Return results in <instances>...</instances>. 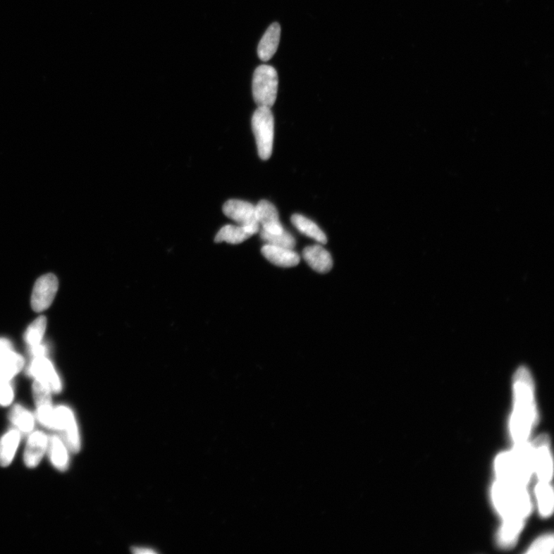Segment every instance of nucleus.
Instances as JSON below:
<instances>
[{
	"instance_id": "nucleus-3",
	"label": "nucleus",
	"mask_w": 554,
	"mask_h": 554,
	"mask_svg": "<svg viewBox=\"0 0 554 554\" xmlns=\"http://www.w3.org/2000/svg\"><path fill=\"white\" fill-rule=\"evenodd\" d=\"M498 481L527 486L534 472L530 445L515 444L513 450L501 453L495 461Z\"/></svg>"
},
{
	"instance_id": "nucleus-13",
	"label": "nucleus",
	"mask_w": 554,
	"mask_h": 554,
	"mask_svg": "<svg viewBox=\"0 0 554 554\" xmlns=\"http://www.w3.org/2000/svg\"><path fill=\"white\" fill-rule=\"evenodd\" d=\"M257 221L262 230L271 233H282L284 229L280 221L279 214L275 206L263 199L256 206Z\"/></svg>"
},
{
	"instance_id": "nucleus-24",
	"label": "nucleus",
	"mask_w": 554,
	"mask_h": 554,
	"mask_svg": "<svg viewBox=\"0 0 554 554\" xmlns=\"http://www.w3.org/2000/svg\"><path fill=\"white\" fill-rule=\"evenodd\" d=\"M47 321L44 316L36 319L28 327L24 335L25 342L30 348L36 347L42 343L47 329Z\"/></svg>"
},
{
	"instance_id": "nucleus-25",
	"label": "nucleus",
	"mask_w": 554,
	"mask_h": 554,
	"mask_svg": "<svg viewBox=\"0 0 554 554\" xmlns=\"http://www.w3.org/2000/svg\"><path fill=\"white\" fill-rule=\"evenodd\" d=\"M260 238H261L267 245L273 246L293 249L296 245L295 238L285 230L279 233H271L261 230V231H260Z\"/></svg>"
},
{
	"instance_id": "nucleus-1",
	"label": "nucleus",
	"mask_w": 554,
	"mask_h": 554,
	"mask_svg": "<svg viewBox=\"0 0 554 554\" xmlns=\"http://www.w3.org/2000/svg\"><path fill=\"white\" fill-rule=\"evenodd\" d=\"M492 498L495 507L503 519L499 533V542L503 548H510L531 513V501L526 486L510 484L498 481L492 488Z\"/></svg>"
},
{
	"instance_id": "nucleus-6",
	"label": "nucleus",
	"mask_w": 554,
	"mask_h": 554,
	"mask_svg": "<svg viewBox=\"0 0 554 554\" xmlns=\"http://www.w3.org/2000/svg\"><path fill=\"white\" fill-rule=\"evenodd\" d=\"M61 433L70 451L78 453L81 448V438L77 419L73 410L66 406L61 405L54 410V429Z\"/></svg>"
},
{
	"instance_id": "nucleus-16",
	"label": "nucleus",
	"mask_w": 554,
	"mask_h": 554,
	"mask_svg": "<svg viewBox=\"0 0 554 554\" xmlns=\"http://www.w3.org/2000/svg\"><path fill=\"white\" fill-rule=\"evenodd\" d=\"M303 257L307 264L318 273H328L333 267L331 254L321 245L306 247L303 252Z\"/></svg>"
},
{
	"instance_id": "nucleus-26",
	"label": "nucleus",
	"mask_w": 554,
	"mask_h": 554,
	"mask_svg": "<svg viewBox=\"0 0 554 554\" xmlns=\"http://www.w3.org/2000/svg\"><path fill=\"white\" fill-rule=\"evenodd\" d=\"M553 537L551 535L541 537L539 540L534 542L528 553H553Z\"/></svg>"
},
{
	"instance_id": "nucleus-8",
	"label": "nucleus",
	"mask_w": 554,
	"mask_h": 554,
	"mask_svg": "<svg viewBox=\"0 0 554 554\" xmlns=\"http://www.w3.org/2000/svg\"><path fill=\"white\" fill-rule=\"evenodd\" d=\"M59 282L54 274L42 276L33 287L31 305L36 312H42L52 304L58 290Z\"/></svg>"
},
{
	"instance_id": "nucleus-18",
	"label": "nucleus",
	"mask_w": 554,
	"mask_h": 554,
	"mask_svg": "<svg viewBox=\"0 0 554 554\" xmlns=\"http://www.w3.org/2000/svg\"><path fill=\"white\" fill-rule=\"evenodd\" d=\"M281 35L280 24L275 23L269 27L258 45L257 54L260 60L264 62L271 60L278 49Z\"/></svg>"
},
{
	"instance_id": "nucleus-2",
	"label": "nucleus",
	"mask_w": 554,
	"mask_h": 554,
	"mask_svg": "<svg viewBox=\"0 0 554 554\" xmlns=\"http://www.w3.org/2000/svg\"><path fill=\"white\" fill-rule=\"evenodd\" d=\"M515 409L511 416L510 432L515 444L527 443L536 419L534 383L524 367L517 371L514 381Z\"/></svg>"
},
{
	"instance_id": "nucleus-19",
	"label": "nucleus",
	"mask_w": 554,
	"mask_h": 554,
	"mask_svg": "<svg viewBox=\"0 0 554 554\" xmlns=\"http://www.w3.org/2000/svg\"><path fill=\"white\" fill-rule=\"evenodd\" d=\"M24 367V359L21 355L13 351L8 350L0 354V381H11L18 375Z\"/></svg>"
},
{
	"instance_id": "nucleus-29",
	"label": "nucleus",
	"mask_w": 554,
	"mask_h": 554,
	"mask_svg": "<svg viewBox=\"0 0 554 554\" xmlns=\"http://www.w3.org/2000/svg\"><path fill=\"white\" fill-rule=\"evenodd\" d=\"M133 553H137V554H154V553H156V552L154 550L150 549V548H134L133 549Z\"/></svg>"
},
{
	"instance_id": "nucleus-11",
	"label": "nucleus",
	"mask_w": 554,
	"mask_h": 554,
	"mask_svg": "<svg viewBox=\"0 0 554 554\" xmlns=\"http://www.w3.org/2000/svg\"><path fill=\"white\" fill-rule=\"evenodd\" d=\"M223 214L241 226L259 225L257 221L256 206L240 199H230L223 207Z\"/></svg>"
},
{
	"instance_id": "nucleus-9",
	"label": "nucleus",
	"mask_w": 554,
	"mask_h": 554,
	"mask_svg": "<svg viewBox=\"0 0 554 554\" xmlns=\"http://www.w3.org/2000/svg\"><path fill=\"white\" fill-rule=\"evenodd\" d=\"M27 373L35 381L46 386L54 393H61L62 382L50 360L44 357H33L27 368Z\"/></svg>"
},
{
	"instance_id": "nucleus-15",
	"label": "nucleus",
	"mask_w": 554,
	"mask_h": 554,
	"mask_svg": "<svg viewBox=\"0 0 554 554\" xmlns=\"http://www.w3.org/2000/svg\"><path fill=\"white\" fill-rule=\"evenodd\" d=\"M260 226L226 225L218 232L216 241L239 245L259 231Z\"/></svg>"
},
{
	"instance_id": "nucleus-21",
	"label": "nucleus",
	"mask_w": 554,
	"mask_h": 554,
	"mask_svg": "<svg viewBox=\"0 0 554 554\" xmlns=\"http://www.w3.org/2000/svg\"><path fill=\"white\" fill-rule=\"evenodd\" d=\"M9 419L15 429L21 435L30 434L35 426V417L27 408L20 405L13 406L11 410Z\"/></svg>"
},
{
	"instance_id": "nucleus-23",
	"label": "nucleus",
	"mask_w": 554,
	"mask_h": 554,
	"mask_svg": "<svg viewBox=\"0 0 554 554\" xmlns=\"http://www.w3.org/2000/svg\"><path fill=\"white\" fill-rule=\"evenodd\" d=\"M535 493L540 513L543 517H549L553 509V491L550 482L539 481Z\"/></svg>"
},
{
	"instance_id": "nucleus-22",
	"label": "nucleus",
	"mask_w": 554,
	"mask_h": 554,
	"mask_svg": "<svg viewBox=\"0 0 554 554\" xmlns=\"http://www.w3.org/2000/svg\"><path fill=\"white\" fill-rule=\"evenodd\" d=\"M293 226L307 237L314 239L321 245H326L327 238L323 230L312 221L300 214H293L291 216Z\"/></svg>"
},
{
	"instance_id": "nucleus-28",
	"label": "nucleus",
	"mask_w": 554,
	"mask_h": 554,
	"mask_svg": "<svg viewBox=\"0 0 554 554\" xmlns=\"http://www.w3.org/2000/svg\"><path fill=\"white\" fill-rule=\"evenodd\" d=\"M11 350H13L11 342L7 339L0 338V354Z\"/></svg>"
},
{
	"instance_id": "nucleus-5",
	"label": "nucleus",
	"mask_w": 554,
	"mask_h": 554,
	"mask_svg": "<svg viewBox=\"0 0 554 554\" xmlns=\"http://www.w3.org/2000/svg\"><path fill=\"white\" fill-rule=\"evenodd\" d=\"M252 90L258 106L271 108L274 105L278 90V75L273 66L261 65L257 67Z\"/></svg>"
},
{
	"instance_id": "nucleus-10",
	"label": "nucleus",
	"mask_w": 554,
	"mask_h": 554,
	"mask_svg": "<svg viewBox=\"0 0 554 554\" xmlns=\"http://www.w3.org/2000/svg\"><path fill=\"white\" fill-rule=\"evenodd\" d=\"M33 398L37 407L38 421L49 430L54 429V410L52 392L37 381L32 384Z\"/></svg>"
},
{
	"instance_id": "nucleus-7",
	"label": "nucleus",
	"mask_w": 554,
	"mask_h": 554,
	"mask_svg": "<svg viewBox=\"0 0 554 554\" xmlns=\"http://www.w3.org/2000/svg\"><path fill=\"white\" fill-rule=\"evenodd\" d=\"M534 472L539 481L550 482L553 476V460L549 438L541 435L530 445Z\"/></svg>"
},
{
	"instance_id": "nucleus-12",
	"label": "nucleus",
	"mask_w": 554,
	"mask_h": 554,
	"mask_svg": "<svg viewBox=\"0 0 554 554\" xmlns=\"http://www.w3.org/2000/svg\"><path fill=\"white\" fill-rule=\"evenodd\" d=\"M49 436L44 432H32L24 452V463L29 468L37 467L47 452Z\"/></svg>"
},
{
	"instance_id": "nucleus-4",
	"label": "nucleus",
	"mask_w": 554,
	"mask_h": 554,
	"mask_svg": "<svg viewBox=\"0 0 554 554\" xmlns=\"http://www.w3.org/2000/svg\"><path fill=\"white\" fill-rule=\"evenodd\" d=\"M258 154L263 161L270 159L273 152L274 118L271 108L258 106L252 117Z\"/></svg>"
},
{
	"instance_id": "nucleus-27",
	"label": "nucleus",
	"mask_w": 554,
	"mask_h": 554,
	"mask_svg": "<svg viewBox=\"0 0 554 554\" xmlns=\"http://www.w3.org/2000/svg\"><path fill=\"white\" fill-rule=\"evenodd\" d=\"M13 399L14 390L11 381H0V406H10Z\"/></svg>"
},
{
	"instance_id": "nucleus-14",
	"label": "nucleus",
	"mask_w": 554,
	"mask_h": 554,
	"mask_svg": "<svg viewBox=\"0 0 554 554\" xmlns=\"http://www.w3.org/2000/svg\"><path fill=\"white\" fill-rule=\"evenodd\" d=\"M262 254L271 264L281 267L289 268L296 266L300 261V257L293 249L265 245Z\"/></svg>"
},
{
	"instance_id": "nucleus-20",
	"label": "nucleus",
	"mask_w": 554,
	"mask_h": 554,
	"mask_svg": "<svg viewBox=\"0 0 554 554\" xmlns=\"http://www.w3.org/2000/svg\"><path fill=\"white\" fill-rule=\"evenodd\" d=\"M21 440V433L16 429L6 433L0 439V466H9L18 451Z\"/></svg>"
},
{
	"instance_id": "nucleus-17",
	"label": "nucleus",
	"mask_w": 554,
	"mask_h": 554,
	"mask_svg": "<svg viewBox=\"0 0 554 554\" xmlns=\"http://www.w3.org/2000/svg\"><path fill=\"white\" fill-rule=\"evenodd\" d=\"M69 448L63 440L57 435L49 436L47 452L53 466L61 472L69 467Z\"/></svg>"
}]
</instances>
